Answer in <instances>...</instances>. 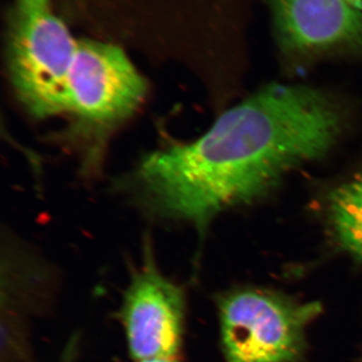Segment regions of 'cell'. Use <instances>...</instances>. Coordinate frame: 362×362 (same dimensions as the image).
<instances>
[{
  "instance_id": "cell-1",
  "label": "cell",
  "mask_w": 362,
  "mask_h": 362,
  "mask_svg": "<svg viewBox=\"0 0 362 362\" xmlns=\"http://www.w3.org/2000/svg\"><path fill=\"white\" fill-rule=\"evenodd\" d=\"M342 124L339 107L321 90L272 84L194 141L143 157L126 185L146 213L189 223L202 238L221 211L256 201L290 169L327 153Z\"/></svg>"
},
{
  "instance_id": "cell-2",
  "label": "cell",
  "mask_w": 362,
  "mask_h": 362,
  "mask_svg": "<svg viewBox=\"0 0 362 362\" xmlns=\"http://www.w3.org/2000/svg\"><path fill=\"white\" fill-rule=\"evenodd\" d=\"M78 40L49 0H18L8 42V75L16 98L35 118L66 114L68 78Z\"/></svg>"
},
{
  "instance_id": "cell-3",
  "label": "cell",
  "mask_w": 362,
  "mask_h": 362,
  "mask_svg": "<svg viewBox=\"0 0 362 362\" xmlns=\"http://www.w3.org/2000/svg\"><path fill=\"white\" fill-rule=\"evenodd\" d=\"M146 93V81L121 47L78 40L66 99L74 134L103 140L137 111Z\"/></svg>"
},
{
  "instance_id": "cell-4",
  "label": "cell",
  "mask_w": 362,
  "mask_h": 362,
  "mask_svg": "<svg viewBox=\"0 0 362 362\" xmlns=\"http://www.w3.org/2000/svg\"><path fill=\"white\" fill-rule=\"evenodd\" d=\"M321 305L296 303L272 293L242 290L218 302L221 343L228 362H296L305 332Z\"/></svg>"
},
{
  "instance_id": "cell-5",
  "label": "cell",
  "mask_w": 362,
  "mask_h": 362,
  "mask_svg": "<svg viewBox=\"0 0 362 362\" xmlns=\"http://www.w3.org/2000/svg\"><path fill=\"white\" fill-rule=\"evenodd\" d=\"M120 321L135 362L178 357L183 344L187 296L161 273L149 244L142 265L131 276L121 303Z\"/></svg>"
},
{
  "instance_id": "cell-6",
  "label": "cell",
  "mask_w": 362,
  "mask_h": 362,
  "mask_svg": "<svg viewBox=\"0 0 362 362\" xmlns=\"http://www.w3.org/2000/svg\"><path fill=\"white\" fill-rule=\"evenodd\" d=\"M282 51L308 58L327 52L362 57V0H269Z\"/></svg>"
},
{
  "instance_id": "cell-7",
  "label": "cell",
  "mask_w": 362,
  "mask_h": 362,
  "mask_svg": "<svg viewBox=\"0 0 362 362\" xmlns=\"http://www.w3.org/2000/svg\"><path fill=\"white\" fill-rule=\"evenodd\" d=\"M328 209L339 244L362 259V173L332 192Z\"/></svg>"
},
{
  "instance_id": "cell-8",
  "label": "cell",
  "mask_w": 362,
  "mask_h": 362,
  "mask_svg": "<svg viewBox=\"0 0 362 362\" xmlns=\"http://www.w3.org/2000/svg\"><path fill=\"white\" fill-rule=\"evenodd\" d=\"M137 362H181L178 357H170V358H152Z\"/></svg>"
}]
</instances>
